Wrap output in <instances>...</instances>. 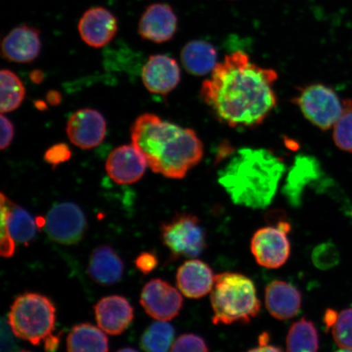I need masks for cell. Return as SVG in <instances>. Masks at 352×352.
Listing matches in <instances>:
<instances>
[{
	"label": "cell",
	"mask_w": 352,
	"mask_h": 352,
	"mask_svg": "<svg viewBox=\"0 0 352 352\" xmlns=\"http://www.w3.org/2000/svg\"><path fill=\"white\" fill-rule=\"evenodd\" d=\"M44 342H45V350L47 352H55L58 349L60 338L52 334Z\"/></svg>",
	"instance_id": "cell-37"
},
{
	"label": "cell",
	"mask_w": 352,
	"mask_h": 352,
	"mask_svg": "<svg viewBox=\"0 0 352 352\" xmlns=\"http://www.w3.org/2000/svg\"><path fill=\"white\" fill-rule=\"evenodd\" d=\"M162 242L174 258H195L206 248V232L195 215L180 213L162 224Z\"/></svg>",
	"instance_id": "cell-7"
},
{
	"label": "cell",
	"mask_w": 352,
	"mask_h": 352,
	"mask_svg": "<svg viewBox=\"0 0 352 352\" xmlns=\"http://www.w3.org/2000/svg\"><path fill=\"white\" fill-rule=\"evenodd\" d=\"M135 264L138 270L147 275L155 270L158 264V259L156 254L144 252L135 258Z\"/></svg>",
	"instance_id": "cell-33"
},
{
	"label": "cell",
	"mask_w": 352,
	"mask_h": 352,
	"mask_svg": "<svg viewBox=\"0 0 352 352\" xmlns=\"http://www.w3.org/2000/svg\"><path fill=\"white\" fill-rule=\"evenodd\" d=\"M148 166L146 158L133 144L122 145L109 154L105 168L118 184H131L142 179Z\"/></svg>",
	"instance_id": "cell-13"
},
{
	"label": "cell",
	"mask_w": 352,
	"mask_h": 352,
	"mask_svg": "<svg viewBox=\"0 0 352 352\" xmlns=\"http://www.w3.org/2000/svg\"><path fill=\"white\" fill-rule=\"evenodd\" d=\"M178 19L168 4L155 3L144 11L139 22L138 32L144 39L157 43H165L174 37Z\"/></svg>",
	"instance_id": "cell-15"
},
{
	"label": "cell",
	"mask_w": 352,
	"mask_h": 352,
	"mask_svg": "<svg viewBox=\"0 0 352 352\" xmlns=\"http://www.w3.org/2000/svg\"><path fill=\"white\" fill-rule=\"evenodd\" d=\"M66 132L76 146L91 149L103 142L107 134V122L98 110L79 109L69 118Z\"/></svg>",
	"instance_id": "cell-12"
},
{
	"label": "cell",
	"mask_w": 352,
	"mask_h": 352,
	"mask_svg": "<svg viewBox=\"0 0 352 352\" xmlns=\"http://www.w3.org/2000/svg\"><path fill=\"white\" fill-rule=\"evenodd\" d=\"M333 142L341 151L352 153V100H345V109L333 126Z\"/></svg>",
	"instance_id": "cell-28"
},
{
	"label": "cell",
	"mask_w": 352,
	"mask_h": 352,
	"mask_svg": "<svg viewBox=\"0 0 352 352\" xmlns=\"http://www.w3.org/2000/svg\"><path fill=\"white\" fill-rule=\"evenodd\" d=\"M170 352H209V349L201 337L186 333L174 342Z\"/></svg>",
	"instance_id": "cell-31"
},
{
	"label": "cell",
	"mask_w": 352,
	"mask_h": 352,
	"mask_svg": "<svg viewBox=\"0 0 352 352\" xmlns=\"http://www.w3.org/2000/svg\"><path fill=\"white\" fill-rule=\"evenodd\" d=\"M123 263L118 254L108 245H101L92 252L88 263L91 278L101 285H111L120 281Z\"/></svg>",
	"instance_id": "cell-22"
},
{
	"label": "cell",
	"mask_w": 352,
	"mask_h": 352,
	"mask_svg": "<svg viewBox=\"0 0 352 352\" xmlns=\"http://www.w3.org/2000/svg\"><path fill=\"white\" fill-rule=\"evenodd\" d=\"M42 73L38 72H37V76H34V74H32V79L34 82H41L43 79Z\"/></svg>",
	"instance_id": "cell-40"
},
{
	"label": "cell",
	"mask_w": 352,
	"mask_h": 352,
	"mask_svg": "<svg viewBox=\"0 0 352 352\" xmlns=\"http://www.w3.org/2000/svg\"><path fill=\"white\" fill-rule=\"evenodd\" d=\"M7 325L2 327V352H10L12 349V337L10 332V327H6Z\"/></svg>",
	"instance_id": "cell-36"
},
{
	"label": "cell",
	"mask_w": 352,
	"mask_h": 352,
	"mask_svg": "<svg viewBox=\"0 0 352 352\" xmlns=\"http://www.w3.org/2000/svg\"><path fill=\"white\" fill-rule=\"evenodd\" d=\"M1 142H0V146L1 151L7 148L11 144L13 136H14V126L12 122L2 113L1 118Z\"/></svg>",
	"instance_id": "cell-34"
},
{
	"label": "cell",
	"mask_w": 352,
	"mask_h": 352,
	"mask_svg": "<svg viewBox=\"0 0 352 352\" xmlns=\"http://www.w3.org/2000/svg\"><path fill=\"white\" fill-rule=\"evenodd\" d=\"M78 29L83 42L88 46L100 48L107 45L116 36L118 21L107 8L96 7L85 12Z\"/></svg>",
	"instance_id": "cell-16"
},
{
	"label": "cell",
	"mask_w": 352,
	"mask_h": 352,
	"mask_svg": "<svg viewBox=\"0 0 352 352\" xmlns=\"http://www.w3.org/2000/svg\"><path fill=\"white\" fill-rule=\"evenodd\" d=\"M268 342H270V336L267 333H263L259 337L258 346L248 352H283L279 347L268 344Z\"/></svg>",
	"instance_id": "cell-35"
},
{
	"label": "cell",
	"mask_w": 352,
	"mask_h": 352,
	"mask_svg": "<svg viewBox=\"0 0 352 352\" xmlns=\"http://www.w3.org/2000/svg\"><path fill=\"white\" fill-rule=\"evenodd\" d=\"M210 293L214 324H248L261 311L256 287L243 274L227 272L215 276Z\"/></svg>",
	"instance_id": "cell-4"
},
{
	"label": "cell",
	"mask_w": 352,
	"mask_h": 352,
	"mask_svg": "<svg viewBox=\"0 0 352 352\" xmlns=\"http://www.w3.org/2000/svg\"><path fill=\"white\" fill-rule=\"evenodd\" d=\"M318 330L311 320L305 318L294 322L286 338V352H318Z\"/></svg>",
	"instance_id": "cell-25"
},
{
	"label": "cell",
	"mask_w": 352,
	"mask_h": 352,
	"mask_svg": "<svg viewBox=\"0 0 352 352\" xmlns=\"http://www.w3.org/2000/svg\"><path fill=\"white\" fill-rule=\"evenodd\" d=\"M320 165L315 157L298 156L286 179L283 192L289 204L298 208L302 204V193L311 182L320 177Z\"/></svg>",
	"instance_id": "cell-21"
},
{
	"label": "cell",
	"mask_w": 352,
	"mask_h": 352,
	"mask_svg": "<svg viewBox=\"0 0 352 352\" xmlns=\"http://www.w3.org/2000/svg\"><path fill=\"white\" fill-rule=\"evenodd\" d=\"M42 47L41 32L33 26L22 25L12 29L3 39L2 56L16 63H30L37 58Z\"/></svg>",
	"instance_id": "cell-14"
},
{
	"label": "cell",
	"mask_w": 352,
	"mask_h": 352,
	"mask_svg": "<svg viewBox=\"0 0 352 352\" xmlns=\"http://www.w3.org/2000/svg\"><path fill=\"white\" fill-rule=\"evenodd\" d=\"M19 352H30V351H19Z\"/></svg>",
	"instance_id": "cell-43"
},
{
	"label": "cell",
	"mask_w": 352,
	"mask_h": 352,
	"mask_svg": "<svg viewBox=\"0 0 352 352\" xmlns=\"http://www.w3.org/2000/svg\"><path fill=\"white\" fill-rule=\"evenodd\" d=\"M1 80V102L0 110L2 113L14 111L21 107L25 99V88L20 78L10 69H2L0 73Z\"/></svg>",
	"instance_id": "cell-26"
},
{
	"label": "cell",
	"mask_w": 352,
	"mask_h": 352,
	"mask_svg": "<svg viewBox=\"0 0 352 352\" xmlns=\"http://www.w3.org/2000/svg\"><path fill=\"white\" fill-rule=\"evenodd\" d=\"M214 276L208 264L199 259H190L179 267L176 283L184 296L197 299L211 292Z\"/></svg>",
	"instance_id": "cell-19"
},
{
	"label": "cell",
	"mask_w": 352,
	"mask_h": 352,
	"mask_svg": "<svg viewBox=\"0 0 352 352\" xmlns=\"http://www.w3.org/2000/svg\"><path fill=\"white\" fill-rule=\"evenodd\" d=\"M336 352H352V350L342 349V350L338 351Z\"/></svg>",
	"instance_id": "cell-42"
},
{
	"label": "cell",
	"mask_w": 352,
	"mask_h": 352,
	"mask_svg": "<svg viewBox=\"0 0 352 352\" xmlns=\"http://www.w3.org/2000/svg\"><path fill=\"white\" fill-rule=\"evenodd\" d=\"M96 322L100 329L111 336H120L129 327L134 318L133 308L125 298H103L95 306Z\"/></svg>",
	"instance_id": "cell-18"
},
{
	"label": "cell",
	"mask_w": 352,
	"mask_h": 352,
	"mask_svg": "<svg viewBox=\"0 0 352 352\" xmlns=\"http://www.w3.org/2000/svg\"><path fill=\"white\" fill-rule=\"evenodd\" d=\"M290 230V223L280 219L255 232L250 250L259 265L276 270L287 262L292 249L288 236Z\"/></svg>",
	"instance_id": "cell-8"
},
{
	"label": "cell",
	"mask_w": 352,
	"mask_h": 352,
	"mask_svg": "<svg viewBox=\"0 0 352 352\" xmlns=\"http://www.w3.org/2000/svg\"><path fill=\"white\" fill-rule=\"evenodd\" d=\"M265 305L274 318L292 319L300 311L302 294L294 285L283 280H274L265 289Z\"/></svg>",
	"instance_id": "cell-20"
},
{
	"label": "cell",
	"mask_w": 352,
	"mask_h": 352,
	"mask_svg": "<svg viewBox=\"0 0 352 352\" xmlns=\"http://www.w3.org/2000/svg\"><path fill=\"white\" fill-rule=\"evenodd\" d=\"M175 329L166 321L153 323L140 340V346L145 352H168L173 346Z\"/></svg>",
	"instance_id": "cell-27"
},
{
	"label": "cell",
	"mask_w": 352,
	"mask_h": 352,
	"mask_svg": "<svg viewBox=\"0 0 352 352\" xmlns=\"http://www.w3.org/2000/svg\"><path fill=\"white\" fill-rule=\"evenodd\" d=\"M1 255L10 258L15 243L28 244L36 234L37 222L28 210L1 193Z\"/></svg>",
	"instance_id": "cell-9"
},
{
	"label": "cell",
	"mask_w": 352,
	"mask_h": 352,
	"mask_svg": "<svg viewBox=\"0 0 352 352\" xmlns=\"http://www.w3.org/2000/svg\"><path fill=\"white\" fill-rule=\"evenodd\" d=\"M68 352H109V343L103 330L91 324L74 327L67 338Z\"/></svg>",
	"instance_id": "cell-24"
},
{
	"label": "cell",
	"mask_w": 352,
	"mask_h": 352,
	"mask_svg": "<svg viewBox=\"0 0 352 352\" xmlns=\"http://www.w3.org/2000/svg\"><path fill=\"white\" fill-rule=\"evenodd\" d=\"M55 321L56 308L50 298L25 293L12 303L8 324L16 337L37 346L52 336Z\"/></svg>",
	"instance_id": "cell-5"
},
{
	"label": "cell",
	"mask_w": 352,
	"mask_h": 352,
	"mask_svg": "<svg viewBox=\"0 0 352 352\" xmlns=\"http://www.w3.org/2000/svg\"><path fill=\"white\" fill-rule=\"evenodd\" d=\"M140 305L152 318L169 321L179 314L183 298L179 290L166 281L153 279L144 286Z\"/></svg>",
	"instance_id": "cell-11"
},
{
	"label": "cell",
	"mask_w": 352,
	"mask_h": 352,
	"mask_svg": "<svg viewBox=\"0 0 352 352\" xmlns=\"http://www.w3.org/2000/svg\"><path fill=\"white\" fill-rule=\"evenodd\" d=\"M132 144L144 154L154 173L183 179L204 157V144L196 132L144 113L132 124Z\"/></svg>",
	"instance_id": "cell-2"
},
{
	"label": "cell",
	"mask_w": 352,
	"mask_h": 352,
	"mask_svg": "<svg viewBox=\"0 0 352 352\" xmlns=\"http://www.w3.org/2000/svg\"><path fill=\"white\" fill-rule=\"evenodd\" d=\"M338 314V312L334 310H327V314L324 315V321L328 328H331L333 327V324L336 322L337 319Z\"/></svg>",
	"instance_id": "cell-38"
},
{
	"label": "cell",
	"mask_w": 352,
	"mask_h": 352,
	"mask_svg": "<svg viewBox=\"0 0 352 352\" xmlns=\"http://www.w3.org/2000/svg\"><path fill=\"white\" fill-rule=\"evenodd\" d=\"M278 74L236 52L224 57L202 83L201 98L215 118L233 129L261 125L276 107Z\"/></svg>",
	"instance_id": "cell-1"
},
{
	"label": "cell",
	"mask_w": 352,
	"mask_h": 352,
	"mask_svg": "<svg viewBox=\"0 0 352 352\" xmlns=\"http://www.w3.org/2000/svg\"><path fill=\"white\" fill-rule=\"evenodd\" d=\"M142 80L147 89L158 95L173 91L180 82L177 61L166 55H153L142 69Z\"/></svg>",
	"instance_id": "cell-17"
},
{
	"label": "cell",
	"mask_w": 352,
	"mask_h": 352,
	"mask_svg": "<svg viewBox=\"0 0 352 352\" xmlns=\"http://www.w3.org/2000/svg\"><path fill=\"white\" fill-rule=\"evenodd\" d=\"M50 239L63 245H74L82 239L87 228L85 213L73 202L56 204L43 222Z\"/></svg>",
	"instance_id": "cell-10"
},
{
	"label": "cell",
	"mask_w": 352,
	"mask_h": 352,
	"mask_svg": "<svg viewBox=\"0 0 352 352\" xmlns=\"http://www.w3.org/2000/svg\"><path fill=\"white\" fill-rule=\"evenodd\" d=\"M311 258L316 267L320 270H328L340 262V253L331 242H324L314 250Z\"/></svg>",
	"instance_id": "cell-30"
},
{
	"label": "cell",
	"mask_w": 352,
	"mask_h": 352,
	"mask_svg": "<svg viewBox=\"0 0 352 352\" xmlns=\"http://www.w3.org/2000/svg\"><path fill=\"white\" fill-rule=\"evenodd\" d=\"M292 101L308 121L322 131L334 126L345 109V100H342L331 87L321 83L301 88Z\"/></svg>",
	"instance_id": "cell-6"
},
{
	"label": "cell",
	"mask_w": 352,
	"mask_h": 352,
	"mask_svg": "<svg viewBox=\"0 0 352 352\" xmlns=\"http://www.w3.org/2000/svg\"><path fill=\"white\" fill-rule=\"evenodd\" d=\"M72 151L65 144H57L47 149L44 154V160L48 164H51L54 167L63 162L68 161L72 157Z\"/></svg>",
	"instance_id": "cell-32"
},
{
	"label": "cell",
	"mask_w": 352,
	"mask_h": 352,
	"mask_svg": "<svg viewBox=\"0 0 352 352\" xmlns=\"http://www.w3.org/2000/svg\"><path fill=\"white\" fill-rule=\"evenodd\" d=\"M331 329L336 344L342 349L352 350V307L338 314Z\"/></svg>",
	"instance_id": "cell-29"
},
{
	"label": "cell",
	"mask_w": 352,
	"mask_h": 352,
	"mask_svg": "<svg viewBox=\"0 0 352 352\" xmlns=\"http://www.w3.org/2000/svg\"><path fill=\"white\" fill-rule=\"evenodd\" d=\"M117 352H139L135 349H129V347H126V349H122Z\"/></svg>",
	"instance_id": "cell-41"
},
{
	"label": "cell",
	"mask_w": 352,
	"mask_h": 352,
	"mask_svg": "<svg viewBox=\"0 0 352 352\" xmlns=\"http://www.w3.org/2000/svg\"><path fill=\"white\" fill-rule=\"evenodd\" d=\"M180 58L188 73L204 76L212 72L217 65L218 52L212 44L196 39L184 45Z\"/></svg>",
	"instance_id": "cell-23"
},
{
	"label": "cell",
	"mask_w": 352,
	"mask_h": 352,
	"mask_svg": "<svg viewBox=\"0 0 352 352\" xmlns=\"http://www.w3.org/2000/svg\"><path fill=\"white\" fill-rule=\"evenodd\" d=\"M47 100L50 104L57 105L60 103L61 96L58 91H50L47 95Z\"/></svg>",
	"instance_id": "cell-39"
},
{
	"label": "cell",
	"mask_w": 352,
	"mask_h": 352,
	"mask_svg": "<svg viewBox=\"0 0 352 352\" xmlns=\"http://www.w3.org/2000/svg\"><path fill=\"white\" fill-rule=\"evenodd\" d=\"M285 166L279 157L264 148L237 151L219 173V183L235 204L265 209L278 189Z\"/></svg>",
	"instance_id": "cell-3"
}]
</instances>
